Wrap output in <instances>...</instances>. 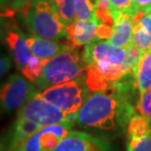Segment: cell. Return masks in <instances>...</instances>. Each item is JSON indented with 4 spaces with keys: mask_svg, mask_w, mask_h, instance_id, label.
Instances as JSON below:
<instances>
[{
    "mask_svg": "<svg viewBox=\"0 0 151 151\" xmlns=\"http://www.w3.org/2000/svg\"><path fill=\"white\" fill-rule=\"evenodd\" d=\"M139 95L134 71L127 73L109 88L92 92L76 113L75 124L83 130L99 134L102 137L122 136L128 122L136 113Z\"/></svg>",
    "mask_w": 151,
    "mask_h": 151,
    "instance_id": "cell-1",
    "label": "cell"
},
{
    "mask_svg": "<svg viewBox=\"0 0 151 151\" xmlns=\"http://www.w3.org/2000/svg\"><path fill=\"white\" fill-rule=\"evenodd\" d=\"M77 47L68 44L65 50L47 60L40 77L34 82L39 91L78 78H85L86 63Z\"/></svg>",
    "mask_w": 151,
    "mask_h": 151,
    "instance_id": "cell-2",
    "label": "cell"
},
{
    "mask_svg": "<svg viewBox=\"0 0 151 151\" xmlns=\"http://www.w3.org/2000/svg\"><path fill=\"white\" fill-rule=\"evenodd\" d=\"M24 15L33 34L52 40L66 38V25L52 0H32Z\"/></svg>",
    "mask_w": 151,
    "mask_h": 151,
    "instance_id": "cell-3",
    "label": "cell"
},
{
    "mask_svg": "<svg viewBox=\"0 0 151 151\" xmlns=\"http://www.w3.org/2000/svg\"><path fill=\"white\" fill-rule=\"evenodd\" d=\"M90 93L85 78H78L49 87L41 91L40 95L60 110L67 114H72L77 113L90 96Z\"/></svg>",
    "mask_w": 151,
    "mask_h": 151,
    "instance_id": "cell-4",
    "label": "cell"
},
{
    "mask_svg": "<svg viewBox=\"0 0 151 151\" xmlns=\"http://www.w3.org/2000/svg\"><path fill=\"white\" fill-rule=\"evenodd\" d=\"M17 117L28 119L41 127H46L65 122L75 124L76 113H65L56 105L46 101L40 95V92H38L22 104L18 110Z\"/></svg>",
    "mask_w": 151,
    "mask_h": 151,
    "instance_id": "cell-5",
    "label": "cell"
},
{
    "mask_svg": "<svg viewBox=\"0 0 151 151\" xmlns=\"http://www.w3.org/2000/svg\"><path fill=\"white\" fill-rule=\"evenodd\" d=\"M40 92L33 83L21 74H11L0 84V118L15 110Z\"/></svg>",
    "mask_w": 151,
    "mask_h": 151,
    "instance_id": "cell-6",
    "label": "cell"
},
{
    "mask_svg": "<svg viewBox=\"0 0 151 151\" xmlns=\"http://www.w3.org/2000/svg\"><path fill=\"white\" fill-rule=\"evenodd\" d=\"M0 36L10 51L17 68L21 71L32 54L28 47L24 33L14 22L11 21V16L0 19Z\"/></svg>",
    "mask_w": 151,
    "mask_h": 151,
    "instance_id": "cell-7",
    "label": "cell"
},
{
    "mask_svg": "<svg viewBox=\"0 0 151 151\" xmlns=\"http://www.w3.org/2000/svg\"><path fill=\"white\" fill-rule=\"evenodd\" d=\"M70 122L42 127L13 151H50L71 131Z\"/></svg>",
    "mask_w": 151,
    "mask_h": 151,
    "instance_id": "cell-8",
    "label": "cell"
},
{
    "mask_svg": "<svg viewBox=\"0 0 151 151\" xmlns=\"http://www.w3.org/2000/svg\"><path fill=\"white\" fill-rule=\"evenodd\" d=\"M50 151H117L108 139L80 131H70Z\"/></svg>",
    "mask_w": 151,
    "mask_h": 151,
    "instance_id": "cell-9",
    "label": "cell"
},
{
    "mask_svg": "<svg viewBox=\"0 0 151 151\" xmlns=\"http://www.w3.org/2000/svg\"><path fill=\"white\" fill-rule=\"evenodd\" d=\"M82 57L86 65L95 63L123 65H126V48L114 46L108 41L97 40L86 45Z\"/></svg>",
    "mask_w": 151,
    "mask_h": 151,
    "instance_id": "cell-10",
    "label": "cell"
},
{
    "mask_svg": "<svg viewBox=\"0 0 151 151\" xmlns=\"http://www.w3.org/2000/svg\"><path fill=\"white\" fill-rule=\"evenodd\" d=\"M99 22L96 18L88 21L74 20L66 27V39L69 44L75 47L86 46L98 40L97 27Z\"/></svg>",
    "mask_w": 151,
    "mask_h": 151,
    "instance_id": "cell-11",
    "label": "cell"
},
{
    "mask_svg": "<svg viewBox=\"0 0 151 151\" xmlns=\"http://www.w3.org/2000/svg\"><path fill=\"white\" fill-rule=\"evenodd\" d=\"M133 38L131 45L145 52L151 49V13L137 11L133 17Z\"/></svg>",
    "mask_w": 151,
    "mask_h": 151,
    "instance_id": "cell-12",
    "label": "cell"
},
{
    "mask_svg": "<svg viewBox=\"0 0 151 151\" xmlns=\"http://www.w3.org/2000/svg\"><path fill=\"white\" fill-rule=\"evenodd\" d=\"M133 27V19L130 14L114 10L113 33L107 41L114 46L127 48L132 43Z\"/></svg>",
    "mask_w": 151,
    "mask_h": 151,
    "instance_id": "cell-13",
    "label": "cell"
},
{
    "mask_svg": "<svg viewBox=\"0 0 151 151\" xmlns=\"http://www.w3.org/2000/svg\"><path fill=\"white\" fill-rule=\"evenodd\" d=\"M27 41L31 54L42 60H49L57 56L58 54L65 50L69 44L60 43L57 42V40L47 39V38L37 36L35 34L27 37Z\"/></svg>",
    "mask_w": 151,
    "mask_h": 151,
    "instance_id": "cell-14",
    "label": "cell"
},
{
    "mask_svg": "<svg viewBox=\"0 0 151 151\" xmlns=\"http://www.w3.org/2000/svg\"><path fill=\"white\" fill-rule=\"evenodd\" d=\"M134 81L139 95L151 88V49L143 52L134 68Z\"/></svg>",
    "mask_w": 151,
    "mask_h": 151,
    "instance_id": "cell-15",
    "label": "cell"
},
{
    "mask_svg": "<svg viewBox=\"0 0 151 151\" xmlns=\"http://www.w3.org/2000/svg\"><path fill=\"white\" fill-rule=\"evenodd\" d=\"M151 132V119L139 113H134L128 122L127 137H141Z\"/></svg>",
    "mask_w": 151,
    "mask_h": 151,
    "instance_id": "cell-16",
    "label": "cell"
},
{
    "mask_svg": "<svg viewBox=\"0 0 151 151\" xmlns=\"http://www.w3.org/2000/svg\"><path fill=\"white\" fill-rule=\"evenodd\" d=\"M47 60H42L34 56V55H31L27 65L21 69L22 75L25 77L29 82L34 84V82L39 78L41 73H42Z\"/></svg>",
    "mask_w": 151,
    "mask_h": 151,
    "instance_id": "cell-17",
    "label": "cell"
},
{
    "mask_svg": "<svg viewBox=\"0 0 151 151\" xmlns=\"http://www.w3.org/2000/svg\"><path fill=\"white\" fill-rule=\"evenodd\" d=\"M95 18L99 24H114V9L108 0H96Z\"/></svg>",
    "mask_w": 151,
    "mask_h": 151,
    "instance_id": "cell-18",
    "label": "cell"
},
{
    "mask_svg": "<svg viewBox=\"0 0 151 151\" xmlns=\"http://www.w3.org/2000/svg\"><path fill=\"white\" fill-rule=\"evenodd\" d=\"M65 24L68 25L75 18V0H52Z\"/></svg>",
    "mask_w": 151,
    "mask_h": 151,
    "instance_id": "cell-19",
    "label": "cell"
},
{
    "mask_svg": "<svg viewBox=\"0 0 151 151\" xmlns=\"http://www.w3.org/2000/svg\"><path fill=\"white\" fill-rule=\"evenodd\" d=\"M74 20L88 21L95 18V5L91 0H75Z\"/></svg>",
    "mask_w": 151,
    "mask_h": 151,
    "instance_id": "cell-20",
    "label": "cell"
},
{
    "mask_svg": "<svg viewBox=\"0 0 151 151\" xmlns=\"http://www.w3.org/2000/svg\"><path fill=\"white\" fill-rule=\"evenodd\" d=\"M127 151H151V132L141 137H127Z\"/></svg>",
    "mask_w": 151,
    "mask_h": 151,
    "instance_id": "cell-21",
    "label": "cell"
},
{
    "mask_svg": "<svg viewBox=\"0 0 151 151\" xmlns=\"http://www.w3.org/2000/svg\"><path fill=\"white\" fill-rule=\"evenodd\" d=\"M136 111L151 119V88L139 95L136 104Z\"/></svg>",
    "mask_w": 151,
    "mask_h": 151,
    "instance_id": "cell-22",
    "label": "cell"
},
{
    "mask_svg": "<svg viewBox=\"0 0 151 151\" xmlns=\"http://www.w3.org/2000/svg\"><path fill=\"white\" fill-rule=\"evenodd\" d=\"M108 1L110 2V4L114 10L128 13L132 17L139 11L134 7L132 0H108Z\"/></svg>",
    "mask_w": 151,
    "mask_h": 151,
    "instance_id": "cell-23",
    "label": "cell"
},
{
    "mask_svg": "<svg viewBox=\"0 0 151 151\" xmlns=\"http://www.w3.org/2000/svg\"><path fill=\"white\" fill-rule=\"evenodd\" d=\"M13 59L11 56L6 54L1 48H0V79L11 69Z\"/></svg>",
    "mask_w": 151,
    "mask_h": 151,
    "instance_id": "cell-24",
    "label": "cell"
},
{
    "mask_svg": "<svg viewBox=\"0 0 151 151\" xmlns=\"http://www.w3.org/2000/svg\"><path fill=\"white\" fill-rule=\"evenodd\" d=\"M112 33H113V27L104 24H98L97 31H96L98 40H109Z\"/></svg>",
    "mask_w": 151,
    "mask_h": 151,
    "instance_id": "cell-25",
    "label": "cell"
},
{
    "mask_svg": "<svg viewBox=\"0 0 151 151\" xmlns=\"http://www.w3.org/2000/svg\"><path fill=\"white\" fill-rule=\"evenodd\" d=\"M31 2L32 0H12L11 8L14 9L16 12H21L22 14H24Z\"/></svg>",
    "mask_w": 151,
    "mask_h": 151,
    "instance_id": "cell-26",
    "label": "cell"
},
{
    "mask_svg": "<svg viewBox=\"0 0 151 151\" xmlns=\"http://www.w3.org/2000/svg\"><path fill=\"white\" fill-rule=\"evenodd\" d=\"M132 2L139 11H143L146 14L151 13V0H132Z\"/></svg>",
    "mask_w": 151,
    "mask_h": 151,
    "instance_id": "cell-27",
    "label": "cell"
},
{
    "mask_svg": "<svg viewBox=\"0 0 151 151\" xmlns=\"http://www.w3.org/2000/svg\"><path fill=\"white\" fill-rule=\"evenodd\" d=\"M16 13V11L14 10V9L12 8H0V19L3 18V17H7V16H12L14 15ZM0 39H1V36H0Z\"/></svg>",
    "mask_w": 151,
    "mask_h": 151,
    "instance_id": "cell-28",
    "label": "cell"
},
{
    "mask_svg": "<svg viewBox=\"0 0 151 151\" xmlns=\"http://www.w3.org/2000/svg\"><path fill=\"white\" fill-rule=\"evenodd\" d=\"M12 0H0V8H11Z\"/></svg>",
    "mask_w": 151,
    "mask_h": 151,
    "instance_id": "cell-29",
    "label": "cell"
}]
</instances>
